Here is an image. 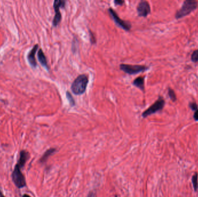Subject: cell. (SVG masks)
<instances>
[{
  "mask_svg": "<svg viewBox=\"0 0 198 197\" xmlns=\"http://www.w3.org/2000/svg\"><path fill=\"white\" fill-rule=\"evenodd\" d=\"M116 197H117V196H116Z\"/></svg>",
  "mask_w": 198,
  "mask_h": 197,
  "instance_id": "25",
  "label": "cell"
},
{
  "mask_svg": "<svg viewBox=\"0 0 198 197\" xmlns=\"http://www.w3.org/2000/svg\"><path fill=\"white\" fill-rule=\"evenodd\" d=\"M198 7V2L195 0H186L182 5V8L180 9L175 15V17L177 19H181L182 17L190 15Z\"/></svg>",
  "mask_w": 198,
  "mask_h": 197,
  "instance_id": "2",
  "label": "cell"
},
{
  "mask_svg": "<svg viewBox=\"0 0 198 197\" xmlns=\"http://www.w3.org/2000/svg\"><path fill=\"white\" fill-rule=\"evenodd\" d=\"M191 60L194 62H198V49L194 51L191 55Z\"/></svg>",
  "mask_w": 198,
  "mask_h": 197,
  "instance_id": "17",
  "label": "cell"
},
{
  "mask_svg": "<svg viewBox=\"0 0 198 197\" xmlns=\"http://www.w3.org/2000/svg\"><path fill=\"white\" fill-rule=\"evenodd\" d=\"M88 82L89 79L85 74L79 75L71 85L72 92L75 95L82 94L86 91Z\"/></svg>",
  "mask_w": 198,
  "mask_h": 197,
  "instance_id": "1",
  "label": "cell"
},
{
  "mask_svg": "<svg viewBox=\"0 0 198 197\" xmlns=\"http://www.w3.org/2000/svg\"><path fill=\"white\" fill-rule=\"evenodd\" d=\"M192 182L193 184L194 190L196 191L198 189V176L196 173H195V174H194L192 177Z\"/></svg>",
  "mask_w": 198,
  "mask_h": 197,
  "instance_id": "14",
  "label": "cell"
},
{
  "mask_svg": "<svg viewBox=\"0 0 198 197\" xmlns=\"http://www.w3.org/2000/svg\"><path fill=\"white\" fill-rule=\"evenodd\" d=\"M22 197H31L28 194H23V195H22Z\"/></svg>",
  "mask_w": 198,
  "mask_h": 197,
  "instance_id": "24",
  "label": "cell"
},
{
  "mask_svg": "<svg viewBox=\"0 0 198 197\" xmlns=\"http://www.w3.org/2000/svg\"><path fill=\"white\" fill-rule=\"evenodd\" d=\"M137 11L139 16L147 17L151 13V7L148 2L141 1L137 7Z\"/></svg>",
  "mask_w": 198,
  "mask_h": 197,
  "instance_id": "8",
  "label": "cell"
},
{
  "mask_svg": "<svg viewBox=\"0 0 198 197\" xmlns=\"http://www.w3.org/2000/svg\"><path fill=\"white\" fill-rule=\"evenodd\" d=\"M120 69L124 71V72L129 75H135L140 72H144L145 71L148 70V67L145 66L136 65L132 66L129 64H120Z\"/></svg>",
  "mask_w": 198,
  "mask_h": 197,
  "instance_id": "5",
  "label": "cell"
},
{
  "mask_svg": "<svg viewBox=\"0 0 198 197\" xmlns=\"http://www.w3.org/2000/svg\"><path fill=\"white\" fill-rule=\"evenodd\" d=\"M165 101L164 99L162 97H159L155 101V103L153 104L151 107H149L147 110H145L142 113V116L144 118H145L148 117V116L157 113L158 111L162 110L163 108L165 107Z\"/></svg>",
  "mask_w": 198,
  "mask_h": 197,
  "instance_id": "4",
  "label": "cell"
},
{
  "mask_svg": "<svg viewBox=\"0 0 198 197\" xmlns=\"http://www.w3.org/2000/svg\"><path fill=\"white\" fill-rule=\"evenodd\" d=\"M168 95L169 96L170 98L171 99V100L173 102H175L177 100V97H176V95L175 94V92L171 88H169L168 89Z\"/></svg>",
  "mask_w": 198,
  "mask_h": 197,
  "instance_id": "16",
  "label": "cell"
},
{
  "mask_svg": "<svg viewBox=\"0 0 198 197\" xmlns=\"http://www.w3.org/2000/svg\"><path fill=\"white\" fill-rule=\"evenodd\" d=\"M90 32V37H91V43L92 44H94L96 43V38H95V35L93 33L91 32V31H89Z\"/></svg>",
  "mask_w": 198,
  "mask_h": 197,
  "instance_id": "19",
  "label": "cell"
},
{
  "mask_svg": "<svg viewBox=\"0 0 198 197\" xmlns=\"http://www.w3.org/2000/svg\"><path fill=\"white\" fill-rule=\"evenodd\" d=\"M189 107L193 111H196L198 109V105L196 104V103H195V102L190 103V104H189Z\"/></svg>",
  "mask_w": 198,
  "mask_h": 197,
  "instance_id": "18",
  "label": "cell"
},
{
  "mask_svg": "<svg viewBox=\"0 0 198 197\" xmlns=\"http://www.w3.org/2000/svg\"><path fill=\"white\" fill-rule=\"evenodd\" d=\"M21 168L19 165L16 164L11 175L12 181L17 189H23L26 187V180L25 175L21 172Z\"/></svg>",
  "mask_w": 198,
  "mask_h": 197,
  "instance_id": "3",
  "label": "cell"
},
{
  "mask_svg": "<svg viewBox=\"0 0 198 197\" xmlns=\"http://www.w3.org/2000/svg\"><path fill=\"white\" fill-rule=\"evenodd\" d=\"M37 57L38 59L42 66H43L44 68H45L46 70H49V67H48V62H47L45 55L41 49H40L38 51Z\"/></svg>",
  "mask_w": 198,
  "mask_h": 197,
  "instance_id": "11",
  "label": "cell"
},
{
  "mask_svg": "<svg viewBox=\"0 0 198 197\" xmlns=\"http://www.w3.org/2000/svg\"><path fill=\"white\" fill-rule=\"evenodd\" d=\"M108 12L110 13V15L111 16L112 19L115 21V23L120 28L128 31L131 29L132 25L130 24V23L120 19V17L118 16V14L113 9H112L111 8L108 9Z\"/></svg>",
  "mask_w": 198,
  "mask_h": 197,
  "instance_id": "7",
  "label": "cell"
},
{
  "mask_svg": "<svg viewBox=\"0 0 198 197\" xmlns=\"http://www.w3.org/2000/svg\"><path fill=\"white\" fill-rule=\"evenodd\" d=\"M66 1L64 0H54V8L55 12L52 24L54 27H56L59 25L62 20V15L60 12V8H64L66 5Z\"/></svg>",
  "mask_w": 198,
  "mask_h": 197,
  "instance_id": "6",
  "label": "cell"
},
{
  "mask_svg": "<svg viewBox=\"0 0 198 197\" xmlns=\"http://www.w3.org/2000/svg\"><path fill=\"white\" fill-rule=\"evenodd\" d=\"M87 197H95V193H93V192H90V193H89V194H88V195L87 196Z\"/></svg>",
  "mask_w": 198,
  "mask_h": 197,
  "instance_id": "22",
  "label": "cell"
},
{
  "mask_svg": "<svg viewBox=\"0 0 198 197\" xmlns=\"http://www.w3.org/2000/svg\"><path fill=\"white\" fill-rule=\"evenodd\" d=\"M66 97L68 101V103H70L71 107H74L75 105V99L73 97L72 95L70 93L69 91H67L66 92Z\"/></svg>",
  "mask_w": 198,
  "mask_h": 197,
  "instance_id": "15",
  "label": "cell"
},
{
  "mask_svg": "<svg viewBox=\"0 0 198 197\" xmlns=\"http://www.w3.org/2000/svg\"><path fill=\"white\" fill-rule=\"evenodd\" d=\"M38 48V45L36 44L34 46L33 48L30 50V51L27 54V58L29 62V64L32 68H36L37 66V63L36 62V59H35V53L37 51Z\"/></svg>",
  "mask_w": 198,
  "mask_h": 197,
  "instance_id": "9",
  "label": "cell"
},
{
  "mask_svg": "<svg viewBox=\"0 0 198 197\" xmlns=\"http://www.w3.org/2000/svg\"><path fill=\"white\" fill-rule=\"evenodd\" d=\"M56 151V149L54 148H50V149H48L44 153V154L41 157V158L40 159V163L41 164H44V163H46L48 160V159L49 158V157L52 156V154H54Z\"/></svg>",
  "mask_w": 198,
  "mask_h": 197,
  "instance_id": "12",
  "label": "cell"
},
{
  "mask_svg": "<svg viewBox=\"0 0 198 197\" xmlns=\"http://www.w3.org/2000/svg\"><path fill=\"white\" fill-rule=\"evenodd\" d=\"M0 197H5L1 190H0Z\"/></svg>",
  "mask_w": 198,
  "mask_h": 197,
  "instance_id": "23",
  "label": "cell"
},
{
  "mask_svg": "<svg viewBox=\"0 0 198 197\" xmlns=\"http://www.w3.org/2000/svg\"><path fill=\"white\" fill-rule=\"evenodd\" d=\"M133 85L141 90H144V77L139 76L135 79L133 82Z\"/></svg>",
  "mask_w": 198,
  "mask_h": 197,
  "instance_id": "13",
  "label": "cell"
},
{
  "mask_svg": "<svg viewBox=\"0 0 198 197\" xmlns=\"http://www.w3.org/2000/svg\"><path fill=\"white\" fill-rule=\"evenodd\" d=\"M125 1L122 0H116L114 1V3L115 4L118 5H122L124 4Z\"/></svg>",
  "mask_w": 198,
  "mask_h": 197,
  "instance_id": "20",
  "label": "cell"
},
{
  "mask_svg": "<svg viewBox=\"0 0 198 197\" xmlns=\"http://www.w3.org/2000/svg\"><path fill=\"white\" fill-rule=\"evenodd\" d=\"M194 119L195 121H198V109L195 111L194 115Z\"/></svg>",
  "mask_w": 198,
  "mask_h": 197,
  "instance_id": "21",
  "label": "cell"
},
{
  "mask_svg": "<svg viewBox=\"0 0 198 197\" xmlns=\"http://www.w3.org/2000/svg\"><path fill=\"white\" fill-rule=\"evenodd\" d=\"M30 153L27 151L25 150H21L19 153V158L17 161V164L19 165L21 168H23L26 163L30 158Z\"/></svg>",
  "mask_w": 198,
  "mask_h": 197,
  "instance_id": "10",
  "label": "cell"
}]
</instances>
